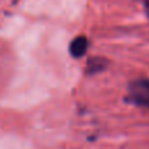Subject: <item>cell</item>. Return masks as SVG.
Returning a JSON list of instances; mask_svg holds the SVG:
<instances>
[{"instance_id":"obj_1","label":"cell","mask_w":149,"mask_h":149,"mask_svg":"<svg viewBox=\"0 0 149 149\" xmlns=\"http://www.w3.org/2000/svg\"><path fill=\"white\" fill-rule=\"evenodd\" d=\"M127 101L139 107L149 109V80L136 79L128 85Z\"/></svg>"},{"instance_id":"obj_3","label":"cell","mask_w":149,"mask_h":149,"mask_svg":"<svg viewBox=\"0 0 149 149\" xmlns=\"http://www.w3.org/2000/svg\"><path fill=\"white\" fill-rule=\"evenodd\" d=\"M106 65H107V63H106V60L102 59V58H92V59H89V62H88L86 72L90 74L101 72V71H103L106 68Z\"/></svg>"},{"instance_id":"obj_2","label":"cell","mask_w":149,"mask_h":149,"mask_svg":"<svg viewBox=\"0 0 149 149\" xmlns=\"http://www.w3.org/2000/svg\"><path fill=\"white\" fill-rule=\"evenodd\" d=\"M88 47H89V41L85 36H79L71 42L70 45V52L73 58H81L86 54Z\"/></svg>"},{"instance_id":"obj_4","label":"cell","mask_w":149,"mask_h":149,"mask_svg":"<svg viewBox=\"0 0 149 149\" xmlns=\"http://www.w3.org/2000/svg\"><path fill=\"white\" fill-rule=\"evenodd\" d=\"M145 8H147V12L149 15V0H145Z\"/></svg>"}]
</instances>
